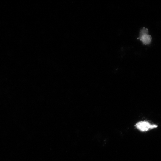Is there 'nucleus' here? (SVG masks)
<instances>
[{
    "label": "nucleus",
    "instance_id": "1",
    "mask_svg": "<svg viewBox=\"0 0 161 161\" xmlns=\"http://www.w3.org/2000/svg\"><path fill=\"white\" fill-rule=\"evenodd\" d=\"M135 126L139 130L143 132L147 131L158 126L155 124H151L149 122L145 121L138 122L136 123Z\"/></svg>",
    "mask_w": 161,
    "mask_h": 161
},
{
    "label": "nucleus",
    "instance_id": "2",
    "mask_svg": "<svg viewBox=\"0 0 161 161\" xmlns=\"http://www.w3.org/2000/svg\"><path fill=\"white\" fill-rule=\"evenodd\" d=\"M138 39H140L143 44L144 45L149 44L151 43L152 39L151 35L148 34H144L139 36Z\"/></svg>",
    "mask_w": 161,
    "mask_h": 161
},
{
    "label": "nucleus",
    "instance_id": "3",
    "mask_svg": "<svg viewBox=\"0 0 161 161\" xmlns=\"http://www.w3.org/2000/svg\"><path fill=\"white\" fill-rule=\"evenodd\" d=\"M148 30L145 27H143L140 30V31L139 36H140L143 35L148 34Z\"/></svg>",
    "mask_w": 161,
    "mask_h": 161
}]
</instances>
